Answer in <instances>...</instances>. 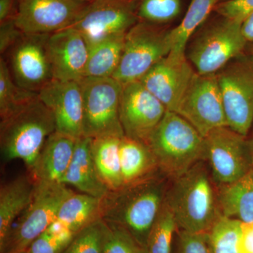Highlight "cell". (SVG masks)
<instances>
[{
    "instance_id": "cell-1",
    "label": "cell",
    "mask_w": 253,
    "mask_h": 253,
    "mask_svg": "<svg viewBox=\"0 0 253 253\" xmlns=\"http://www.w3.org/2000/svg\"><path fill=\"white\" fill-rule=\"evenodd\" d=\"M169 181L159 172L109 191L100 199L101 219L122 226L146 248L150 232L164 204Z\"/></svg>"
},
{
    "instance_id": "cell-2",
    "label": "cell",
    "mask_w": 253,
    "mask_h": 253,
    "mask_svg": "<svg viewBox=\"0 0 253 253\" xmlns=\"http://www.w3.org/2000/svg\"><path fill=\"white\" fill-rule=\"evenodd\" d=\"M165 202L179 230L209 232L221 216L218 207L217 186L204 161L169 181Z\"/></svg>"
},
{
    "instance_id": "cell-3",
    "label": "cell",
    "mask_w": 253,
    "mask_h": 253,
    "mask_svg": "<svg viewBox=\"0 0 253 253\" xmlns=\"http://www.w3.org/2000/svg\"><path fill=\"white\" fill-rule=\"evenodd\" d=\"M55 131L54 116L38 96L1 118V159L4 163L21 160L27 172H31L46 139Z\"/></svg>"
},
{
    "instance_id": "cell-4",
    "label": "cell",
    "mask_w": 253,
    "mask_h": 253,
    "mask_svg": "<svg viewBox=\"0 0 253 253\" xmlns=\"http://www.w3.org/2000/svg\"><path fill=\"white\" fill-rule=\"evenodd\" d=\"M160 171L173 180L204 161V137L176 113L166 111L146 144Z\"/></svg>"
},
{
    "instance_id": "cell-5",
    "label": "cell",
    "mask_w": 253,
    "mask_h": 253,
    "mask_svg": "<svg viewBox=\"0 0 253 253\" xmlns=\"http://www.w3.org/2000/svg\"><path fill=\"white\" fill-rule=\"evenodd\" d=\"M73 192L68 186L60 183L36 181L31 203L0 245V253L26 251L56 220L63 201Z\"/></svg>"
},
{
    "instance_id": "cell-6",
    "label": "cell",
    "mask_w": 253,
    "mask_h": 253,
    "mask_svg": "<svg viewBox=\"0 0 253 253\" xmlns=\"http://www.w3.org/2000/svg\"><path fill=\"white\" fill-rule=\"evenodd\" d=\"M139 21L126 33L121 62L113 77L122 84L139 81L172 49L170 30Z\"/></svg>"
},
{
    "instance_id": "cell-7",
    "label": "cell",
    "mask_w": 253,
    "mask_h": 253,
    "mask_svg": "<svg viewBox=\"0 0 253 253\" xmlns=\"http://www.w3.org/2000/svg\"><path fill=\"white\" fill-rule=\"evenodd\" d=\"M83 96V134L94 139L125 136L120 119L123 84L114 78H84L81 81Z\"/></svg>"
},
{
    "instance_id": "cell-8",
    "label": "cell",
    "mask_w": 253,
    "mask_h": 253,
    "mask_svg": "<svg viewBox=\"0 0 253 253\" xmlns=\"http://www.w3.org/2000/svg\"><path fill=\"white\" fill-rule=\"evenodd\" d=\"M216 76L227 126L249 136L253 125V54L239 55Z\"/></svg>"
},
{
    "instance_id": "cell-9",
    "label": "cell",
    "mask_w": 253,
    "mask_h": 253,
    "mask_svg": "<svg viewBox=\"0 0 253 253\" xmlns=\"http://www.w3.org/2000/svg\"><path fill=\"white\" fill-rule=\"evenodd\" d=\"M246 44L241 22L222 17L196 38L186 57L199 74H217L244 52Z\"/></svg>"
},
{
    "instance_id": "cell-10",
    "label": "cell",
    "mask_w": 253,
    "mask_h": 253,
    "mask_svg": "<svg viewBox=\"0 0 253 253\" xmlns=\"http://www.w3.org/2000/svg\"><path fill=\"white\" fill-rule=\"evenodd\" d=\"M204 161L217 186L239 180L253 169L247 136L221 126L204 137Z\"/></svg>"
},
{
    "instance_id": "cell-11",
    "label": "cell",
    "mask_w": 253,
    "mask_h": 253,
    "mask_svg": "<svg viewBox=\"0 0 253 253\" xmlns=\"http://www.w3.org/2000/svg\"><path fill=\"white\" fill-rule=\"evenodd\" d=\"M137 5L135 0H94L88 3L71 28L77 30L91 47L126 35L139 21Z\"/></svg>"
},
{
    "instance_id": "cell-12",
    "label": "cell",
    "mask_w": 253,
    "mask_h": 253,
    "mask_svg": "<svg viewBox=\"0 0 253 253\" xmlns=\"http://www.w3.org/2000/svg\"><path fill=\"white\" fill-rule=\"evenodd\" d=\"M176 113L204 137L213 129L228 126L216 74L196 72Z\"/></svg>"
},
{
    "instance_id": "cell-13",
    "label": "cell",
    "mask_w": 253,
    "mask_h": 253,
    "mask_svg": "<svg viewBox=\"0 0 253 253\" xmlns=\"http://www.w3.org/2000/svg\"><path fill=\"white\" fill-rule=\"evenodd\" d=\"M49 36L24 34L9 51V64L7 63L15 83L38 94L54 79L48 46Z\"/></svg>"
},
{
    "instance_id": "cell-14",
    "label": "cell",
    "mask_w": 253,
    "mask_h": 253,
    "mask_svg": "<svg viewBox=\"0 0 253 253\" xmlns=\"http://www.w3.org/2000/svg\"><path fill=\"white\" fill-rule=\"evenodd\" d=\"M87 4L77 0H17L14 21L23 34L51 35L71 27Z\"/></svg>"
},
{
    "instance_id": "cell-15",
    "label": "cell",
    "mask_w": 253,
    "mask_h": 253,
    "mask_svg": "<svg viewBox=\"0 0 253 253\" xmlns=\"http://www.w3.org/2000/svg\"><path fill=\"white\" fill-rule=\"evenodd\" d=\"M166 111V106L140 81L123 84L120 119L125 136L147 144Z\"/></svg>"
},
{
    "instance_id": "cell-16",
    "label": "cell",
    "mask_w": 253,
    "mask_h": 253,
    "mask_svg": "<svg viewBox=\"0 0 253 253\" xmlns=\"http://www.w3.org/2000/svg\"><path fill=\"white\" fill-rule=\"evenodd\" d=\"M195 73L186 54L169 53L139 81L168 111L176 113Z\"/></svg>"
},
{
    "instance_id": "cell-17",
    "label": "cell",
    "mask_w": 253,
    "mask_h": 253,
    "mask_svg": "<svg viewBox=\"0 0 253 253\" xmlns=\"http://www.w3.org/2000/svg\"><path fill=\"white\" fill-rule=\"evenodd\" d=\"M38 97L54 116L56 131L76 139L83 134V96L81 81L51 80Z\"/></svg>"
},
{
    "instance_id": "cell-18",
    "label": "cell",
    "mask_w": 253,
    "mask_h": 253,
    "mask_svg": "<svg viewBox=\"0 0 253 253\" xmlns=\"http://www.w3.org/2000/svg\"><path fill=\"white\" fill-rule=\"evenodd\" d=\"M48 46L54 79L81 81L89 57V47L83 36L73 28L49 35Z\"/></svg>"
},
{
    "instance_id": "cell-19",
    "label": "cell",
    "mask_w": 253,
    "mask_h": 253,
    "mask_svg": "<svg viewBox=\"0 0 253 253\" xmlns=\"http://www.w3.org/2000/svg\"><path fill=\"white\" fill-rule=\"evenodd\" d=\"M77 139L55 131L46 139L28 174L38 182L61 184L72 160Z\"/></svg>"
},
{
    "instance_id": "cell-20",
    "label": "cell",
    "mask_w": 253,
    "mask_h": 253,
    "mask_svg": "<svg viewBox=\"0 0 253 253\" xmlns=\"http://www.w3.org/2000/svg\"><path fill=\"white\" fill-rule=\"evenodd\" d=\"M61 184L72 186L81 193L104 197L109 192L98 174L91 154V138L83 136L76 141L72 160Z\"/></svg>"
},
{
    "instance_id": "cell-21",
    "label": "cell",
    "mask_w": 253,
    "mask_h": 253,
    "mask_svg": "<svg viewBox=\"0 0 253 253\" xmlns=\"http://www.w3.org/2000/svg\"><path fill=\"white\" fill-rule=\"evenodd\" d=\"M36 181L27 172L0 188V245L4 243L16 219L28 207Z\"/></svg>"
},
{
    "instance_id": "cell-22",
    "label": "cell",
    "mask_w": 253,
    "mask_h": 253,
    "mask_svg": "<svg viewBox=\"0 0 253 253\" xmlns=\"http://www.w3.org/2000/svg\"><path fill=\"white\" fill-rule=\"evenodd\" d=\"M221 216L242 223L253 221V169L239 180L217 186Z\"/></svg>"
},
{
    "instance_id": "cell-23",
    "label": "cell",
    "mask_w": 253,
    "mask_h": 253,
    "mask_svg": "<svg viewBox=\"0 0 253 253\" xmlns=\"http://www.w3.org/2000/svg\"><path fill=\"white\" fill-rule=\"evenodd\" d=\"M120 161L123 186L144 180L161 172L149 146L126 136L121 139Z\"/></svg>"
},
{
    "instance_id": "cell-24",
    "label": "cell",
    "mask_w": 253,
    "mask_h": 253,
    "mask_svg": "<svg viewBox=\"0 0 253 253\" xmlns=\"http://www.w3.org/2000/svg\"><path fill=\"white\" fill-rule=\"evenodd\" d=\"M122 137L103 136L91 139V154L101 180L109 191L123 186L120 144Z\"/></svg>"
},
{
    "instance_id": "cell-25",
    "label": "cell",
    "mask_w": 253,
    "mask_h": 253,
    "mask_svg": "<svg viewBox=\"0 0 253 253\" xmlns=\"http://www.w3.org/2000/svg\"><path fill=\"white\" fill-rule=\"evenodd\" d=\"M100 199L90 195L73 192L63 201L56 220L76 234L91 223L101 219Z\"/></svg>"
},
{
    "instance_id": "cell-26",
    "label": "cell",
    "mask_w": 253,
    "mask_h": 253,
    "mask_svg": "<svg viewBox=\"0 0 253 253\" xmlns=\"http://www.w3.org/2000/svg\"><path fill=\"white\" fill-rule=\"evenodd\" d=\"M126 35L109 38L89 47L83 78L113 77L121 62Z\"/></svg>"
},
{
    "instance_id": "cell-27",
    "label": "cell",
    "mask_w": 253,
    "mask_h": 253,
    "mask_svg": "<svg viewBox=\"0 0 253 253\" xmlns=\"http://www.w3.org/2000/svg\"><path fill=\"white\" fill-rule=\"evenodd\" d=\"M221 1L222 0H191L181 22L176 28L170 30L172 49L169 53L185 54L190 38Z\"/></svg>"
},
{
    "instance_id": "cell-28",
    "label": "cell",
    "mask_w": 253,
    "mask_h": 253,
    "mask_svg": "<svg viewBox=\"0 0 253 253\" xmlns=\"http://www.w3.org/2000/svg\"><path fill=\"white\" fill-rule=\"evenodd\" d=\"M38 94L18 86L11 76L6 60L0 58V119L14 112L32 100Z\"/></svg>"
},
{
    "instance_id": "cell-29",
    "label": "cell",
    "mask_w": 253,
    "mask_h": 253,
    "mask_svg": "<svg viewBox=\"0 0 253 253\" xmlns=\"http://www.w3.org/2000/svg\"><path fill=\"white\" fill-rule=\"evenodd\" d=\"M241 224L236 219L221 216L208 232L212 253H241Z\"/></svg>"
},
{
    "instance_id": "cell-30",
    "label": "cell",
    "mask_w": 253,
    "mask_h": 253,
    "mask_svg": "<svg viewBox=\"0 0 253 253\" xmlns=\"http://www.w3.org/2000/svg\"><path fill=\"white\" fill-rule=\"evenodd\" d=\"M176 224L172 213L164 202L151 229L147 243V253H172Z\"/></svg>"
},
{
    "instance_id": "cell-31",
    "label": "cell",
    "mask_w": 253,
    "mask_h": 253,
    "mask_svg": "<svg viewBox=\"0 0 253 253\" xmlns=\"http://www.w3.org/2000/svg\"><path fill=\"white\" fill-rule=\"evenodd\" d=\"M180 11V0H141L137 5L139 21L155 25L172 21Z\"/></svg>"
},
{
    "instance_id": "cell-32",
    "label": "cell",
    "mask_w": 253,
    "mask_h": 253,
    "mask_svg": "<svg viewBox=\"0 0 253 253\" xmlns=\"http://www.w3.org/2000/svg\"><path fill=\"white\" fill-rule=\"evenodd\" d=\"M105 228L101 219L91 223L75 235L63 253H103Z\"/></svg>"
},
{
    "instance_id": "cell-33",
    "label": "cell",
    "mask_w": 253,
    "mask_h": 253,
    "mask_svg": "<svg viewBox=\"0 0 253 253\" xmlns=\"http://www.w3.org/2000/svg\"><path fill=\"white\" fill-rule=\"evenodd\" d=\"M105 224L103 253H147L146 248L122 226L111 223Z\"/></svg>"
},
{
    "instance_id": "cell-34",
    "label": "cell",
    "mask_w": 253,
    "mask_h": 253,
    "mask_svg": "<svg viewBox=\"0 0 253 253\" xmlns=\"http://www.w3.org/2000/svg\"><path fill=\"white\" fill-rule=\"evenodd\" d=\"M174 253H212L208 233H191L176 229Z\"/></svg>"
},
{
    "instance_id": "cell-35",
    "label": "cell",
    "mask_w": 253,
    "mask_h": 253,
    "mask_svg": "<svg viewBox=\"0 0 253 253\" xmlns=\"http://www.w3.org/2000/svg\"><path fill=\"white\" fill-rule=\"evenodd\" d=\"M76 234L68 231L61 235H53L45 231L32 242L26 253H63Z\"/></svg>"
},
{
    "instance_id": "cell-36",
    "label": "cell",
    "mask_w": 253,
    "mask_h": 253,
    "mask_svg": "<svg viewBox=\"0 0 253 253\" xmlns=\"http://www.w3.org/2000/svg\"><path fill=\"white\" fill-rule=\"evenodd\" d=\"M221 17L242 22L253 11V0H226L221 1L214 8Z\"/></svg>"
},
{
    "instance_id": "cell-37",
    "label": "cell",
    "mask_w": 253,
    "mask_h": 253,
    "mask_svg": "<svg viewBox=\"0 0 253 253\" xmlns=\"http://www.w3.org/2000/svg\"><path fill=\"white\" fill-rule=\"evenodd\" d=\"M23 35L16 26L14 17L0 23V53L1 56L7 53Z\"/></svg>"
},
{
    "instance_id": "cell-38",
    "label": "cell",
    "mask_w": 253,
    "mask_h": 253,
    "mask_svg": "<svg viewBox=\"0 0 253 253\" xmlns=\"http://www.w3.org/2000/svg\"><path fill=\"white\" fill-rule=\"evenodd\" d=\"M241 253H253V221L241 224Z\"/></svg>"
},
{
    "instance_id": "cell-39",
    "label": "cell",
    "mask_w": 253,
    "mask_h": 253,
    "mask_svg": "<svg viewBox=\"0 0 253 253\" xmlns=\"http://www.w3.org/2000/svg\"><path fill=\"white\" fill-rule=\"evenodd\" d=\"M17 0H0V23L14 17Z\"/></svg>"
},
{
    "instance_id": "cell-40",
    "label": "cell",
    "mask_w": 253,
    "mask_h": 253,
    "mask_svg": "<svg viewBox=\"0 0 253 253\" xmlns=\"http://www.w3.org/2000/svg\"><path fill=\"white\" fill-rule=\"evenodd\" d=\"M241 33L247 42L253 43V11L241 22Z\"/></svg>"
},
{
    "instance_id": "cell-41",
    "label": "cell",
    "mask_w": 253,
    "mask_h": 253,
    "mask_svg": "<svg viewBox=\"0 0 253 253\" xmlns=\"http://www.w3.org/2000/svg\"><path fill=\"white\" fill-rule=\"evenodd\" d=\"M247 140L253 165V125L252 128H251V131H250L249 136H247Z\"/></svg>"
},
{
    "instance_id": "cell-42",
    "label": "cell",
    "mask_w": 253,
    "mask_h": 253,
    "mask_svg": "<svg viewBox=\"0 0 253 253\" xmlns=\"http://www.w3.org/2000/svg\"><path fill=\"white\" fill-rule=\"evenodd\" d=\"M77 1H83V2L89 3L91 1H94V0H77Z\"/></svg>"
},
{
    "instance_id": "cell-43",
    "label": "cell",
    "mask_w": 253,
    "mask_h": 253,
    "mask_svg": "<svg viewBox=\"0 0 253 253\" xmlns=\"http://www.w3.org/2000/svg\"><path fill=\"white\" fill-rule=\"evenodd\" d=\"M26 253L25 251H21V252H15V253Z\"/></svg>"
},
{
    "instance_id": "cell-44",
    "label": "cell",
    "mask_w": 253,
    "mask_h": 253,
    "mask_svg": "<svg viewBox=\"0 0 253 253\" xmlns=\"http://www.w3.org/2000/svg\"><path fill=\"white\" fill-rule=\"evenodd\" d=\"M222 1H226V0H222Z\"/></svg>"
}]
</instances>
